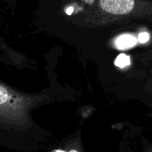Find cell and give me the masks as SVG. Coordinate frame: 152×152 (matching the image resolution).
Returning a JSON list of instances; mask_svg holds the SVG:
<instances>
[{
  "mask_svg": "<svg viewBox=\"0 0 152 152\" xmlns=\"http://www.w3.org/2000/svg\"><path fill=\"white\" fill-rule=\"evenodd\" d=\"M137 42V39L131 35H128V34H125V35L120 36L116 39V45L118 48L121 49V50H124V49H128L135 45Z\"/></svg>",
  "mask_w": 152,
  "mask_h": 152,
  "instance_id": "obj_2",
  "label": "cell"
},
{
  "mask_svg": "<svg viewBox=\"0 0 152 152\" xmlns=\"http://www.w3.org/2000/svg\"><path fill=\"white\" fill-rule=\"evenodd\" d=\"M100 6L109 13L124 15L132 11L135 0H100Z\"/></svg>",
  "mask_w": 152,
  "mask_h": 152,
  "instance_id": "obj_1",
  "label": "cell"
},
{
  "mask_svg": "<svg viewBox=\"0 0 152 152\" xmlns=\"http://www.w3.org/2000/svg\"><path fill=\"white\" fill-rule=\"evenodd\" d=\"M55 152H65V151H61V150H58V151H56Z\"/></svg>",
  "mask_w": 152,
  "mask_h": 152,
  "instance_id": "obj_5",
  "label": "cell"
},
{
  "mask_svg": "<svg viewBox=\"0 0 152 152\" xmlns=\"http://www.w3.org/2000/svg\"><path fill=\"white\" fill-rule=\"evenodd\" d=\"M149 39V34L146 32H143L139 34L138 37V40L139 42L141 43H145L147 41H148Z\"/></svg>",
  "mask_w": 152,
  "mask_h": 152,
  "instance_id": "obj_4",
  "label": "cell"
},
{
  "mask_svg": "<svg viewBox=\"0 0 152 152\" xmlns=\"http://www.w3.org/2000/svg\"><path fill=\"white\" fill-rule=\"evenodd\" d=\"M69 152H77V151H75V150H71Z\"/></svg>",
  "mask_w": 152,
  "mask_h": 152,
  "instance_id": "obj_6",
  "label": "cell"
},
{
  "mask_svg": "<svg viewBox=\"0 0 152 152\" xmlns=\"http://www.w3.org/2000/svg\"><path fill=\"white\" fill-rule=\"evenodd\" d=\"M130 64H131L130 57L124 53H121L120 55H119L115 60V65L119 68H124L129 65Z\"/></svg>",
  "mask_w": 152,
  "mask_h": 152,
  "instance_id": "obj_3",
  "label": "cell"
}]
</instances>
